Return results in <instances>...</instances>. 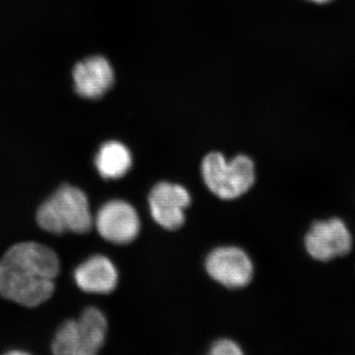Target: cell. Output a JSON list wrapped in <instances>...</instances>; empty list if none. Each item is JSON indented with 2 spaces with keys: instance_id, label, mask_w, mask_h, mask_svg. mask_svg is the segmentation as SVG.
I'll use <instances>...</instances> for the list:
<instances>
[{
  "instance_id": "6da1fadb",
  "label": "cell",
  "mask_w": 355,
  "mask_h": 355,
  "mask_svg": "<svg viewBox=\"0 0 355 355\" xmlns=\"http://www.w3.org/2000/svg\"><path fill=\"white\" fill-rule=\"evenodd\" d=\"M60 260L51 248L35 242L14 245L0 259V295L26 307L51 298Z\"/></svg>"
},
{
  "instance_id": "7a4b0ae2",
  "label": "cell",
  "mask_w": 355,
  "mask_h": 355,
  "mask_svg": "<svg viewBox=\"0 0 355 355\" xmlns=\"http://www.w3.org/2000/svg\"><path fill=\"white\" fill-rule=\"evenodd\" d=\"M37 221L44 230L53 234L89 232L93 217L87 196L76 187L62 186L40 207Z\"/></svg>"
},
{
  "instance_id": "3957f363",
  "label": "cell",
  "mask_w": 355,
  "mask_h": 355,
  "mask_svg": "<svg viewBox=\"0 0 355 355\" xmlns=\"http://www.w3.org/2000/svg\"><path fill=\"white\" fill-rule=\"evenodd\" d=\"M203 181L211 193L222 200H235L253 187L256 172L253 161L238 155L230 162L221 153L205 156L202 164Z\"/></svg>"
},
{
  "instance_id": "277c9868",
  "label": "cell",
  "mask_w": 355,
  "mask_h": 355,
  "mask_svg": "<svg viewBox=\"0 0 355 355\" xmlns=\"http://www.w3.org/2000/svg\"><path fill=\"white\" fill-rule=\"evenodd\" d=\"M108 322L95 307L83 311L76 320H69L58 329L51 350L58 355H94L106 340Z\"/></svg>"
},
{
  "instance_id": "5b68a950",
  "label": "cell",
  "mask_w": 355,
  "mask_h": 355,
  "mask_svg": "<svg viewBox=\"0 0 355 355\" xmlns=\"http://www.w3.org/2000/svg\"><path fill=\"white\" fill-rule=\"evenodd\" d=\"M352 236L347 224L338 218L315 221L306 233V252L314 260L330 261L352 251Z\"/></svg>"
},
{
  "instance_id": "8992f818",
  "label": "cell",
  "mask_w": 355,
  "mask_h": 355,
  "mask_svg": "<svg viewBox=\"0 0 355 355\" xmlns=\"http://www.w3.org/2000/svg\"><path fill=\"white\" fill-rule=\"evenodd\" d=\"M211 279L228 288H242L253 279L254 266L246 252L237 247L214 250L205 261Z\"/></svg>"
},
{
  "instance_id": "52a82bcc",
  "label": "cell",
  "mask_w": 355,
  "mask_h": 355,
  "mask_svg": "<svg viewBox=\"0 0 355 355\" xmlns=\"http://www.w3.org/2000/svg\"><path fill=\"white\" fill-rule=\"evenodd\" d=\"M95 225L102 238L116 245H127L139 234L137 210L125 200H111L98 211Z\"/></svg>"
},
{
  "instance_id": "ba28073f",
  "label": "cell",
  "mask_w": 355,
  "mask_h": 355,
  "mask_svg": "<svg viewBox=\"0 0 355 355\" xmlns=\"http://www.w3.org/2000/svg\"><path fill=\"white\" fill-rule=\"evenodd\" d=\"M148 202L156 223L167 230H177L184 224L191 196L181 184L161 182L151 190Z\"/></svg>"
},
{
  "instance_id": "9c48e42d",
  "label": "cell",
  "mask_w": 355,
  "mask_h": 355,
  "mask_svg": "<svg viewBox=\"0 0 355 355\" xmlns=\"http://www.w3.org/2000/svg\"><path fill=\"white\" fill-rule=\"evenodd\" d=\"M111 64L101 55H94L78 62L73 69L74 88L77 94L87 99L102 97L114 83Z\"/></svg>"
},
{
  "instance_id": "30bf717a",
  "label": "cell",
  "mask_w": 355,
  "mask_h": 355,
  "mask_svg": "<svg viewBox=\"0 0 355 355\" xmlns=\"http://www.w3.org/2000/svg\"><path fill=\"white\" fill-rule=\"evenodd\" d=\"M74 279L81 291L88 293L106 294L116 288L119 275L111 260L97 254L76 268Z\"/></svg>"
},
{
  "instance_id": "8fae6325",
  "label": "cell",
  "mask_w": 355,
  "mask_h": 355,
  "mask_svg": "<svg viewBox=\"0 0 355 355\" xmlns=\"http://www.w3.org/2000/svg\"><path fill=\"white\" fill-rule=\"evenodd\" d=\"M95 164L104 179H120L125 176L132 168V153L121 142L108 141L99 149Z\"/></svg>"
},
{
  "instance_id": "7c38bea8",
  "label": "cell",
  "mask_w": 355,
  "mask_h": 355,
  "mask_svg": "<svg viewBox=\"0 0 355 355\" xmlns=\"http://www.w3.org/2000/svg\"><path fill=\"white\" fill-rule=\"evenodd\" d=\"M212 355H240L242 349L235 342L230 340H219L214 343L209 352Z\"/></svg>"
},
{
  "instance_id": "4fadbf2b",
  "label": "cell",
  "mask_w": 355,
  "mask_h": 355,
  "mask_svg": "<svg viewBox=\"0 0 355 355\" xmlns=\"http://www.w3.org/2000/svg\"><path fill=\"white\" fill-rule=\"evenodd\" d=\"M307 1L313 2L316 4H327L329 2L333 1V0H307Z\"/></svg>"
}]
</instances>
